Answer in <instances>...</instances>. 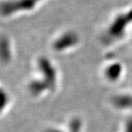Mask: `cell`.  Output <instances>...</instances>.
I'll use <instances>...</instances> for the list:
<instances>
[{
    "label": "cell",
    "instance_id": "1",
    "mask_svg": "<svg viewBox=\"0 0 132 132\" xmlns=\"http://www.w3.org/2000/svg\"><path fill=\"white\" fill-rule=\"evenodd\" d=\"M115 103L119 108H128L132 106V98L128 96H120L115 100Z\"/></svg>",
    "mask_w": 132,
    "mask_h": 132
}]
</instances>
